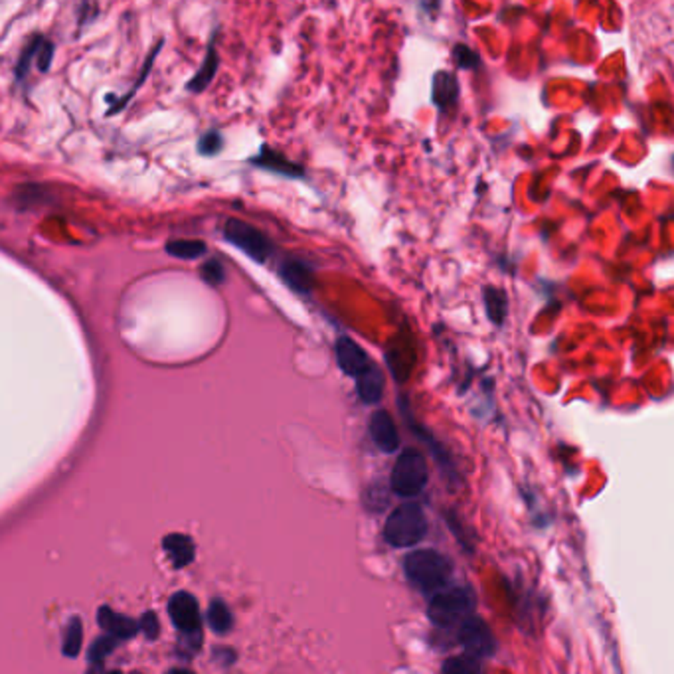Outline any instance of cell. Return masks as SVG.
<instances>
[{
	"mask_svg": "<svg viewBox=\"0 0 674 674\" xmlns=\"http://www.w3.org/2000/svg\"><path fill=\"white\" fill-rule=\"evenodd\" d=\"M409 582L424 594H439L451 577V561L435 550H416L404 561Z\"/></svg>",
	"mask_w": 674,
	"mask_h": 674,
	"instance_id": "6da1fadb",
	"label": "cell"
},
{
	"mask_svg": "<svg viewBox=\"0 0 674 674\" xmlns=\"http://www.w3.org/2000/svg\"><path fill=\"white\" fill-rule=\"evenodd\" d=\"M427 535V520L419 504L406 502L390 514L383 527V538L394 548H411Z\"/></svg>",
	"mask_w": 674,
	"mask_h": 674,
	"instance_id": "7a4b0ae2",
	"label": "cell"
},
{
	"mask_svg": "<svg viewBox=\"0 0 674 674\" xmlns=\"http://www.w3.org/2000/svg\"><path fill=\"white\" fill-rule=\"evenodd\" d=\"M473 610L475 599L469 589L453 587L434 595L427 615L434 625L442 627V629H451V627H461L469 619Z\"/></svg>",
	"mask_w": 674,
	"mask_h": 674,
	"instance_id": "3957f363",
	"label": "cell"
},
{
	"mask_svg": "<svg viewBox=\"0 0 674 674\" xmlns=\"http://www.w3.org/2000/svg\"><path fill=\"white\" fill-rule=\"evenodd\" d=\"M427 463L425 457L416 449H406L401 451L398 461L392 469V491L400 496H416L427 484Z\"/></svg>",
	"mask_w": 674,
	"mask_h": 674,
	"instance_id": "277c9868",
	"label": "cell"
},
{
	"mask_svg": "<svg viewBox=\"0 0 674 674\" xmlns=\"http://www.w3.org/2000/svg\"><path fill=\"white\" fill-rule=\"evenodd\" d=\"M223 240L232 243L233 248L241 249L243 254L257 261V264H265L274 254V243L269 241L265 233L243 220L232 218L223 223Z\"/></svg>",
	"mask_w": 674,
	"mask_h": 674,
	"instance_id": "5b68a950",
	"label": "cell"
},
{
	"mask_svg": "<svg viewBox=\"0 0 674 674\" xmlns=\"http://www.w3.org/2000/svg\"><path fill=\"white\" fill-rule=\"evenodd\" d=\"M459 643L465 649L467 657L471 659H486L493 657L496 651V639L481 617L471 615L461 627H459Z\"/></svg>",
	"mask_w": 674,
	"mask_h": 674,
	"instance_id": "8992f818",
	"label": "cell"
},
{
	"mask_svg": "<svg viewBox=\"0 0 674 674\" xmlns=\"http://www.w3.org/2000/svg\"><path fill=\"white\" fill-rule=\"evenodd\" d=\"M168 615H171L176 629L182 631L184 635H200V607L194 595H190L189 592H179L171 597V602H168Z\"/></svg>",
	"mask_w": 674,
	"mask_h": 674,
	"instance_id": "52a82bcc",
	"label": "cell"
},
{
	"mask_svg": "<svg viewBox=\"0 0 674 674\" xmlns=\"http://www.w3.org/2000/svg\"><path fill=\"white\" fill-rule=\"evenodd\" d=\"M334 357L336 364H339V368L346 376L357 380L374 364L368 357V352L364 350L357 341H352L350 336H341V339L334 342Z\"/></svg>",
	"mask_w": 674,
	"mask_h": 674,
	"instance_id": "ba28073f",
	"label": "cell"
},
{
	"mask_svg": "<svg viewBox=\"0 0 674 674\" xmlns=\"http://www.w3.org/2000/svg\"><path fill=\"white\" fill-rule=\"evenodd\" d=\"M370 437L374 445H376L383 453H396L400 449V434L394 424V419L388 414L386 409L374 411L370 417Z\"/></svg>",
	"mask_w": 674,
	"mask_h": 674,
	"instance_id": "9c48e42d",
	"label": "cell"
},
{
	"mask_svg": "<svg viewBox=\"0 0 674 674\" xmlns=\"http://www.w3.org/2000/svg\"><path fill=\"white\" fill-rule=\"evenodd\" d=\"M279 275L295 293L308 295L315 289V271L303 259L287 257L279 267Z\"/></svg>",
	"mask_w": 674,
	"mask_h": 674,
	"instance_id": "30bf717a",
	"label": "cell"
},
{
	"mask_svg": "<svg viewBox=\"0 0 674 674\" xmlns=\"http://www.w3.org/2000/svg\"><path fill=\"white\" fill-rule=\"evenodd\" d=\"M249 163L264 168V171L287 176V179H303L305 176V168L301 164L293 163L291 158H287L285 155H281L269 147L261 148L256 156L249 158Z\"/></svg>",
	"mask_w": 674,
	"mask_h": 674,
	"instance_id": "8fae6325",
	"label": "cell"
},
{
	"mask_svg": "<svg viewBox=\"0 0 674 674\" xmlns=\"http://www.w3.org/2000/svg\"><path fill=\"white\" fill-rule=\"evenodd\" d=\"M97 621H99V625L103 627V629L107 631V635L117 636L119 641L131 639V636H135L137 631L140 629V625H137L133 619H129V617L114 611L107 605H103L101 610H99Z\"/></svg>",
	"mask_w": 674,
	"mask_h": 674,
	"instance_id": "7c38bea8",
	"label": "cell"
},
{
	"mask_svg": "<svg viewBox=\"0 0 674 674\" xmlns=\"http://www.w3.org/2000/svg\"><path fill=\"white\" fill-rule=\"evenodd\" d=\"M214 38H216V34L212 36V40L208 44V50H206V55H204V62L200 65V70L194 73L192 80L189 81V86H186V89L192 91V93H202L206 88L210 86L214 76H216V72H218L220 58H218V52H216V46H214Z\"/></svg>",
	"mask_w": 674,
	"mask_h": 674,
	"instance_id": "4fadbf2b",
	"label": "cell"
},
{
	"mask_svg": "<svg viewBox=\"0 0 674 674\" xmlns=\"http://www.w3.org/2000/svg\"><path fill=\"white\" fill-rule=\"evenodd\" d=\"M357 392H358V398L368 406L378 404V401L382 400L383 374L376 362H374L372 366L357 380Z\"/></svg>",
	"mask_w": 674,
	"mask_h": 674,
	"instance_id": "5bb4252c",
	"label": "cell"
},
{
	"mask_svg": "<svg viewBox=\"0 0 674 674\" xmlns=\"http://www.w3.org/2000/svg\"><path fill=\"white\" fill-rule=\"evenodd\" d=\"M432 96H434V103L442 111L455 105L459 97V83L453 73H449V72L435 73Z\"/></svg>",
	"mask_w": 674,
	"mask_h": 674,
	"instance_id": "9a60e30c",
	"label": "cell"
},
{
	"mask_svg": "<svg viewBox=\"0 0 674 674\" xmlns=\"http://www.w3.org/2000/svg\"><path fill=\"white\" fill-rule=\"evenodd\" d=\"M163 548L168 554V558H171L174 568L189 566L196 554L194 542L186 535H168L163 540Z\"/></svg>",
	"mask_w": 674,
	"mask_h": 674,
	"instance_id": "2e32d148",
	"label": "cell"
},
{
	"mask_svg": "<svg viewBox=\"0 0 674 674\" xmlns=\"http://www.w3.org/2000/svg\"><path fill=\"white\" fill-rule=\"evenodd\" d=\"M161 48H163V40H161V42H158V44L155 46V48H153L151 52H148L147 60H145V63H143V70H140V73H139L137 81L133 83V88H131V89H129V91L125 93V96H121V97L114 99V103H111L109 109H107V114H105L107 117L121 114V111H123V109H125L127 103H131V99H133V97H135L137 89H139L140 86H143L145 80L148 78V73H151V70H153V63H155V58H156V55H158V52H161Z\"/></svg>",
	"mask_w": 674,
	"mask_h": 674,
	"instance_id": "e0dca14e",
	"label": "cell"
},
{
	"mask_svg": "<svg viewBox=\"0 0 674 674\" xmlns=\"http://www.w3.org/2000/svg\"><path fill=\"white\" fill-rule=\"evenodd\" d=\"M483 299H484V311H486V316H489V321L496 326H501L504 321H507V315H509L507 293H504L502 289L489 285V287H484Z\"/></svg>",
	"mask_w": 674,
	"mask_h": 674,
	"instance_id": "ac0fdd59",
	"label": "cell"
},
{
	"mask_svg": "<svg viewBox=\"0 0 674 674\" xmlns=\"http://www.w3.org/2000/svg\"><path fill=\"white\" fill-rule=\"evenodd\" d=\"M164 251L176 259L192 261L204 257L208 248H206V243L200 240H171L164 246Z\"/></svg>",
	"mask_w": 674,
	"mask_h": 674,
	"instance_id": "d6986e66",
	"label": "cell"
},
{
	"mask_svg": "<svg viewBox=\"0 0 674 674\" xmlns=\"http://www.w3.org/2000/svg\"><path fill=\"white\" fill-rule=\"evenodd\" d=\"M44 42H46L44 36H40V34L34 36V38L26 44V48L21 52V55H18L16 68H14V78L18 81L26 80L28 72H30V68H32V60L38 58V54H40V48H42Z\"/></svg>",
	"mask_w": 674,
	"mask_h": 674,
	"instance_id": "ffe728a7",
	"label": "cell"
},
{
	"mask_svg": "<svg viewBox=\"0 0 674 674\" xmlns=\"http://www.w3.org/2000/svg\"><path fill=\"white\" fill-rule=\"evenodd\" d=\"M208 625H210V629L218 635L232 631L233 617L228 610V605L220 602V599H214L208 607Z\"/></svg>",
	"mask_w": 674,
	"mask_h": 674,
	"instance_id": "44dd1931",
	"label": "cell"
},
{
	"mask_svg": "<svg viewBox=\"0 0 674 674\" xmlns=\"http://www.w3.org/2000/svg\"><path fill=\"white\" fill-rule=\"evenodd\" d=\"M81 641H83V627L80 617H72L65 625V633H63V654L65 657H78L80 649H81Z\"/></svg>",
	"mask_w": 674,
	"mask_h": 674,
	"instance_id": "7402d4cb",
	"label": "cell"
},
{
	"mask_svg": "<svg viewBox=\"0 0 674 674\" xmlns=\"http://www.w3.org/2000/svg\"><path fill=\"white\" fill-rule=\"evenodd\" d=\"M443 674H481L479 662L471 657H451L443 664Z\"/></svg>",
	"mask_w": 674,
	"mask_h": 674,
	"instance_id": "603a6c76",
	"label": "cell"
},
{
	"mask_svg": "<svg viewBox=\"0 0 674 674\" xmlns=\"http://www.w3.org/2000/svg\"><path fill=\"white\" fill-rule=\"evenodd\" d=\"M200 275L206 283H210L212 287H220L223 281H226V269L220 264V259L210 257L206 259L204 265L200 267Z\"/></svg>",
	"mask_w": 674,
	"mask_h": 674,
	"instance_id": "cb8c5ba5",
	"label": "cell"
},
{
	"mask_svg": "<svg viewBox=\"0 0 674 674\" xmlns=\"http://www.w3.org/2000/svg\"><path fill=\"white\" fill-rule=\"evenodd\" d=\"M117 645H119V639H117V636H114V635H103V636H99V639L89 647V653H88L89 662H101L103 659L107 657L109 653L115 651Z\"/></svg>",
	"mask_w": 674,
	"mask_h": 674,
	"instance_id": "d4e9b609",
	"label": "cell"
},
{
	"mask_svg": "<svg viewBox=\"0 0 674 674\" xmlns=\"http://www.w3.org/2000/svg\"><path fill=\"white\" fill-rule=\"evenodd\" d=\"M222 145H223V140H222L220 131L210 129V131H206L198 140V153L202 156H216L222 151Z\"/></svg>",
	"mask_w": 674,
	"mask_h": 674,
	"instance_id": "484cf974",
	"label": "cell"
},
{
	"mask_svg": "<svg viewBox=\"0 0 674 674\" xmlns=\"http://www.w3.org/2000/svg\"><path fill=\"white\" fill-rule=\"evenodd\" d=\"M453 60H455L459 68H463V70L476 68V65H479V54L473 52L469 46L457 44L455 50H453Z\"/></svg>",
	"mask_w": 674,
	"mask_h": 674,
	"instance_id": "4316f807",
	"label": "cell"
},
{
	"mask_svg": "<svg viewBox=\"0 0 674 674\" xmlns=\"http://www.w3.org/2000/svg\"><path fill=\"white\" fill-rule=\"evenodd\" d=\"M140 631L145 633L148 641H155L158 633H161V627H158V619L153 611H147L143 617H140Z\"/></svg>",
	"mask_w": 674,
	"mask_h": 674,
	"instance_id": "83f0119b",
	"label": "cell"
},
{
	"mask_svg": "<svg viewBox=\"0 0 674 674\" xmlns=\"http://www.w3.org/2000/svg\"><path fill=\"white\" fill-rule=\"evenodd\" d=\"M52 60H54V44L50 40H46L42 44L40 54H38V70L48 72L50 65H52Z\"/></svg>",
	"mask_w": 674,
	"mask_h": 674,
	"instance_id": "f1b7e54d",
	"label": "cell"
},
{
	"mask_svg": "<svg viewBox=\"0 0 674 674\" xmlns=\"http://www.w3.org/2000/svg\"><path fill=\"white\" fill-rule=\"evenodd\" d=\"M166 674H194V672L186 670V669H173V670H168Z\"/></svg>",
	"mask_w": 674,
	"mask_h": 674,
	"instance_id": "f546056e",
	"label": "cell"
},
{
	"mask_svg": "<svg viewBox=\"0 0 674 674\" xmlns=\"http://www.w3.org/2000/svg\"><path fill=\"white\" fill-rule=\"evenodd\" d=\"M107 674H121L119 670H114V672H107Z\"/></svg>",
	"mask_w": 674,
	"mask_h": 674,
	"instance_id": "4dcf8cb0",
	"label": "cell"
},
{
	"mask_svg": "<svg viewBox=\"0 0 674 674\" xmlns=\"http://www.w3.org/2000/svg\"><path fill=\"white\" fill-rule=\"evenodd\" d=\"M135 674H140V672H135Z\"/></svg>",
	"mask_w": 674,
	"mask_h": 674,
	"instance_id": "1f68e13d",
	"label": "cell"
}]
</instances>
